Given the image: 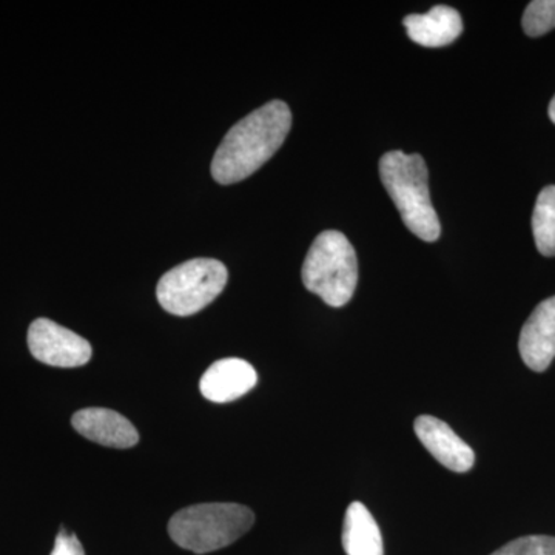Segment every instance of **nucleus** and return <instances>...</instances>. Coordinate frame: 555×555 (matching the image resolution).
Returning <instances> with one entry per match:
<instances>
[{
    "label": "nucleus",
    "instance_id": "f257e3e1",
    "mask_svg": "<svg viewBox=\"0 0 555 555\" xmlns=\"http://www.w3.org/2000/svg\"><path fill=\"white\" fill-rule=\"evenodd\" d=\"M292 113L286 102L272 101L255 109L229 130L211 160V177L235 184L261 169L286 141Z\"/></svg>",
    "mask_w": 555,
    "mask_h": 555
},
{
    "label": "nucleus",
    "instance_id": "f03ea898",
    "mask_svg": "<svg viewBox=\"0 0 555 555\" xmlns=\"http://www.w3.org/2000/svg\"><path fill=\"white\" fill-rule=\"evenodd\" d=\"M379 177L400 211L404 225L420 240L440 238L441 224L430 201L425 159L403 152H387L379 159Z\"/></svg>",
    "mask_w": 555,
    "mask_h": 555
},
{
    "label": "nucleus",
    "instance_id": "7ed1b4c3",
    "mask_svg": "<svg viewBox=\"0 0 555 555\" xmlns=\"http://www.w3.org/2000/svg\"><path fill=\"white\" fill-rule=\"evenodd\" d=\"M255 524L250 507L236 503H203L178 511L169 521V534L178 546L208 554L232 545Z\"/></svg>",
    "mask_w": 555,
    "mask_h": 555
},
{
    "label": "nucleus",
    "instance_id": "20e7f679",
    "mask_svg": "<svg viewBox=\"0 0 555 555\" xmlns=\"http://www.w3.org/2000/svg\"><path fill=\"white\" fill-rule=\"evenodd\" d=\"M302 283L332 308L352 299L358 284L356 248L337 230L320 233L302 264Z\"/></svg>",
    "mask_w": 555,
    "mask_h": 555
},
{
    "label": "nucleus",
    "instance_id": "39448f33",
    "mask_svg": "<svg viewBox=\"0 0 555 555\" xmlns=\"http://www.w3.org/2000/svg\"><path fill=\"white\" fill-rule=\"evenodd\" d=\"M228 278V269L218 259H190L160 278L156 297L171 315H195L221 295Z\"/></svg>",
    "mask_w": 555,
    "mask_h": 555
},
{
    "label": "nucleus",
    "instance_id": "423d86ee",
    "mask_svg": "<svg viewBox=\"0 0 555 555\" xmlns=\"http://www.w3.org/2000/svg\"><path fill=\"white\" fill-rule=\"evenodd\" d=\"M28 347L36 360L53 367L86 366L93 353L86 338L47 318L33 321L28 328Z\"/></svg>",
    "mask_w": 555,
    "mask_h": 555
},
{
    "label": "nucleus",
    "instance_id": "0eeeda50",
    "mask_svg": "<svg viewBox=\"0 0 555 555\" xmlns=\"http://www.w3.org/2000/svg\"><path fill=\"white\" fill-rule=\"evenodd\" d=\"M415 434L423 447L440 465L463 474L473 469L476 454L448 423L433 415H420L415 420Z\"/></svg>",
    "mask_w": 555,
    "mask_h": 555
},
{
    "label": "nucleus",
    "instance_id": "6e6552de",
    "mask_svg": "<svg viewBox=\"0 0 555 555\" xmlns=\"http://www.w3.org/2000/svg\"><path fill=\"white\" fill-rule=\"evenodd\" d=\"M521 360L534 372L546 371L555 358V297L537 306L518 339Z\"/></svg>",
    "mask_w": 555,
    "mask_h": 555
},
{
    "label": "nucleus",
    "instance_id": "1a4fd4ad",
    "mask_svg": "<svg viewBox=\"0 0 555 555\" xmlns=\"http://www.w3.org/2000/svg\"><path fill=\"white\" fill-rule=\"evenodd\" d=\"M258 383L254 366L240 358H224L207 369L199 382L201 393L214 403H229L250 392Z\"/></svg>",
    "mask_w": 555,
    "mask_h": 555
},
{
    "label": "nucleus",
    "instance_id": "9d476101",
    "mask_svg": "<svg viewBox=\"0 0 555 555\" xmlns=\"http://www.w3.org/2000/svg\"><path fill=\"white\" fill-rule=\"evenodd\" d=\"M72 425L80 436L102 447L127 449L139 441L137 427L112 409H82L73 415Z\"/></svg>",
    "mask_w": 555,
    "mask_h": 555
},
{
    "label": "nucleus",
    "instance_id": "9b49d317",
    "mask_svg": "<svg viewBox=\"0 0 555 555\" xmlns=\"http://www.w3.org/2000/svg\"><path fill=\"white\" fill-rule=\"evenodd\" d=\"M404 27L409 38L418 46L438 49L460 38L463 22L459 11L447 5H437L426 14H411L404 17Z\"/></svg>",
    "mask_w": 555,
    "mask_h": 555
},
{
    "label": "nucleus",
    "instance_id": "f8f14e48",
    "mask_svg": "<svg viewBox=\"0 0 555 555\" xmlns=\"http://www.w3.org/2000/svg\"><path fill=\"white\" fill-rule=\"evenodd\" d=\"M343 547L347 555H385L379 526L363 503L353 502L347 507Z\"/></svg>",
    "mask_w": 555,
    "mask_h": 555
},
{
    "label": "nucleus",
    "instance_id": "ddd939ff",
    "mask_svg": "<svg viewBox=\"0 0 555 555\" xmlns=\"http://www.w3.org/2000/svg\"><path fill=\"white\" fill-rule=\"evenodd\" d=\"M532 233L537 250L543 257H555V185H547L537 198Z\"/></svg>",
    "mask_w": 555,
    "mask_h": 555
},
{
    "label": "nucleus",
    "instance_id": "4468645a",
    "mask_svg": "<svg viewBox=\"0 0 555 555\" xmlns=\"http://www.w3.org/2000/svg\"><path fill=\"white\" fill-rule=\"evenodd\" d=\"M526 35L531 38L546 35L555 28V0H534L526 7L521 20Z\"/></svg>",
    "mask_w": 555,
    "mask_h": 555
},
{
    "label": "nucleus",
    "instance_id": "2eb2a0df",
    "mask_svg": "<svg viewBox=\"0 0 555 555\" xmlns=\"http://www.w3.org/2000/svg\"><path fill=\"white\" fill-rule=\"evenodd\" d=\"M491 555H555V537H520Z\"/></svg>",
    "mask_w": 555,
    "mask_h": 555
},
{
    "label": "nucleus",
    "instance_id": "dca6fc26",
    "mask_svg": "<svg viewBox=\"0 0 555 555\" xmlns=\"http://www.w3.org/2000/svg\"><path fill=\"white\" fill-rule=\"evenodd\" d=\"M51 555H86V553H83V547L80 545L78 537L69 534L65 529H61Z\"/></svg>",
    "mask_w": 555,
    "mask_h": 555
},
{
    "label": "nucleus",
    "instance_id": "f3484780",
    "mask_svg": "<svg viewBox=\"0 0 555 555\" xmlns=\"http://www.w3.org/2000/svg\"><path fill=\"white\" fill-rule=\"evenodd\" d=\"M547 113H550V118L555 124V96L553 101H551L550 108H547Z\"/></svg>",
    "mask_w": 555,
    "mask_h": 555
}]
</instances>
